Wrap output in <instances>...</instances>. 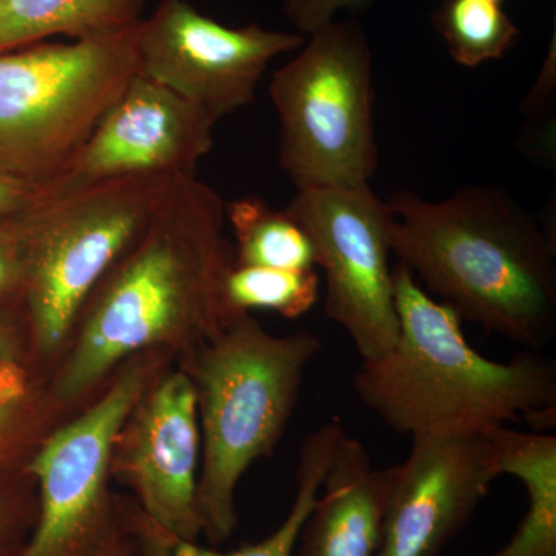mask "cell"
Segmentation results:
<instances>
[{
    "instance_id": "obj_1",
    "label": "cell",
    "mask_w": 556,
    "mask_h": 556,
    "mask_svg": "<svg viewBox=\"0 0 556 556\" xmlns=\"http://www.w3.org/2000/svg\"><path fill=\"white\" fill-rule=\"evenodd\" d=\"M225 201L195 175L172 178L152 217L91 292L47 382L78 409L131 358L188 357L237 316L225 283L236 257Z\"/></svg>"
},
{
    "instance_id": "obj_2",
    "label": "cell",
    "mask_w": 556,
    "mask_h": 556,
    "mask_svg": "<svg viewBox=\"0 0 556 556\" xmlns=\"http://www.w3.org/2000/svg\"><path fill=\"white\" fill-rule=\"evenodd\" d=\"M388 244L431 298L457 316L538 351L556 332L555 243L500 186L439 201L386 200Z\"/></svg>"
},
{
    "instance_id": "obj_3",
    "label": "cell",
    "mask_w": 556,
    "mask_h": 556,
    "mask_svg": "<svg viewBox=\"0 0 556 556\" xmlns=\"http://www.w3.org/2000/svg\"><path fill=\"white\" fill-rule=\"evenodd\" d=\"M399 338L362 361L358 401L402 437H479L507 422L556 424V364L526 350L508 362L479 354L463 318L431 298L401 263L393 268Z\"/></svg>"
},
{
    "instance_id": "obj_4",
    "label": "cell",
    "mask_w": 556,
    "mask_h": 556,
    "mask_svg": "<svg viewBox=\"0 0 556 556\" xmlns=\"http://www.w3.org/2000/svg\"><path fill=\"white\" fill-rule=\"evenodd\" d=\"M320 350L316 332L276 336L251 313H240L175 362L195 390L201 536L212 547L232 536L239 525L237 486L249 468L276 452L298 407L306 369Z\"/></svg>"
},
{
    "instance_id": "obj_5",
    "label": "cell",
    "mask_w": 556,
    "mask_h": 556,
    "mask_svg": "<svg viewBox=\"0 0 556 556\" xmlns=\"http://www.w3.org/2000/svg\"><path fill=\"white\" fill-rule=\"evenodd\" d=\"M172 178L134 177L40 195L17 214L28 338L56 367L87 300L152 217Z\"/></svg>"
},
{
    "instance_id": "obj_6",
    "label": "cell",
    "mask_w": 556,
    "mask_h": 556,
    "mask_svg": "<svg viewBox=\"0 0 556 556\" xmlns=\"http://www.w3.org/2000/svg\"><path fill=\"white\" fill-rule=\"evenodd\" d=\"M139 24L0 53V170L43 189L68 169L139 73Z\"/></svg>"
},
{
    "instance_id": "obj_7",
    "label": "cell",
    "mask_w": 556,
    "mask_h": 556,
    "mask_svg": "<svg viewBox=\"0 0 556 556\" xmlns=\"http://www.w3.org/2000/svg\"><path fill=\"white\" fill-rule=\"evenodd\" d=\"M269 94L280 121V166L298 190L369 185L379 166L376 91L357 24L331 21L311 33L274 73Z\"/></svg>"
},
{
    "instance_id": "obj_8",
    "label": "cell",
    "mask_w": 556,
    "mask_h": 556,
    "mask_svg": "<svg viewBox=\"0 0 556 556\" xmlns=\"http://www.w3.org/2000/svg\"><path fill=\"white\" fill-rule=\"evenodd\" d=\"M172 362L163 353L131 358L39 442L25 464L38 508L17 556L119 555L126 532L110 490L113 444L146 388Z\"/></svg>"
},
{
    "instance_id": "obj_9",
    "label": "cell",
    "mask_w": 556,
    "mask_h": 556,
    "mask_svg": "<svg viewBox=\"0 0 556 556\" xmlns=\"http://www.w3.org/2000/svg\"><path fill=\"white\" fill-rule=\"evenodd\" d=\"M306 230L324 270L325 314L343 328L362 361L399 338L388 212L371 186L299 190L285 208Z\"/></svg>"
},
{
    "instance_id": "obj_10",
    "label": "cell",
    "mask_w": 556,
    "mask_h": 556,
    "mask_svg": "<svg viewBox=\"0 0 556 556\" xmlns=\"http://www.w3.org/2000/svg\"><path fill=\"white\" fill-rule=\"evenodd\" d=\"M303 43L299 33L266 30L255 22L230 28L185 0H161L139 24V75L219 121L252 104L270 62Z\"/></svg>"
},
{
    "instance_id": "obj_11",
    "label": "cell",
    "mask_w": 556,
    "mask_h": 556,
    "mask_svg": "<svg viewBox=\"0 0 556 556\" xmlns=\"http://www.w3.org/2000/svg\"><path fill=\"white\" fill-rule=\"evenodd\" d=\"M201 434L195 390L175 362L161 369L115 439L112 478L139 510L185 543L203 535L199 510Z\"/></svg>"
},
{
    "instance_id": "obj_12",
    "label": "cell",
    "mask_w": 556,
    "mask_h": 556,
    "mask_svg": "<svg viewBox=\"0 0 556 556\" xmlns=\"http://www.w3.org/2000/svg\"><path fill=\"white\" fill-rule=\"evenodd\" d=\"M218 119L155 80L138 75L76 159L43 195L134 177L195 175L214 148Z\"/></svg>"
},
{
    "instance_id": "obj_13",
    "label": "cell",
    "mask_w": 556,
    "mask_h": 556,
    "mask_svg": "<svg viewBox=\"0 0 556 556\" xmlns=\"http://www.w3.org/2000/svg\"><path fill=\"white\" fill-rule=\"evenodd\" d=\"M393 467L376 556H437L464 529L495 481L484 434L413 438Z\"/></svg>"
},
{
    "instance_id": "obj_14",
    "label": "cell",
    "mask_w": 556,
    "mask_h": 556,
    "mask_svg": "<svg viewBox=\"0 0 556 556\" xmlns=\"http://www.w3.org/2000/svg\"><path fill=\"white\" fill-rule=\"evenodd\" d=\"M393 467L372 466L368 450L343 434L300 532L299 556H376Z\"/></svg>"
},
{
    "instance_id": "obj_15",
    "label": "cell",
    "mask_w": 556,
    "mask_h": 556,
    "mask_svg": "<svg viewBox=\"0 0 556 556\" xmlns=\"http://www.w3.org/2000/svg\"><path fill=\"white\" fill-rule=\"evenodd\" d=\"M486 460L496 478L522 482L527 510L506 546L489 556H556V437L506 426L484 433Z\"/></svg>"
},
{
    "instance_id": "obj_16",
    "label": "cell",
    "mask_w": 556,
    "mask_h": 556,
    "mask_svg": "<svg viewBox=\"0 0 556 556\" xmlns=\"http://www.w3.org/2000/svg\"><path fill=\"white\" fill-rule=\"evenodd\" d=\"M144 0H0V53L51 36L102 38L142 21Z\"/></svg>"
},
{
    "instance_id": "obj_17",
    "label": "cell",
    "mask_w": 556,
    "mask_h": 556,
    "mask_svg": "<svg viewBox=\"0 0 556 556\" xmlns=\"http://www.w3.org/2000/svg\"><path fill=\"white\" fill-rule=\"evenodd\" d=\"M236 237V265L285 270L317 269L316 251L306 230L287 211L258 197L225 203Z\"/></svg>"
},
{
    "instance_id": "obj_18",
    "label": "cell",
    "mask_w": 556,
    "mask_h": 556,
    "mask_svg": "<svg viewBox=\"0 0 556 556\" xmlns=\"http://www.w3.org/2000/svg\"><path fill=\"white\" fill-rule=\"evenodd\" d=\"M345 433L342 422L339 419H332L306 434L300 447L298 477H295L298 492H295L294 503L288 517L265 540L230 552H222L212 546H200L199 543L175 541V556H292L298 547L302 527L313 507L316 506L336 445Z\"/></svg>"
},
{
    "instance_id": "obj_19",
    "label": "cell",
    "mask_w": 556,
    "mask_h": 556,
    "mask_svg": "<svg viewBox=\"0 0 556 556\" xmlns=\"http://www.w3.org/2000/svg\"><path fill=\"white\" fill-rule=\"evenodd\" d=\"M433 24L453 60L468 68L506 56L519 36L503 5L492 0H442Z\"/></svg>"
},
{
    "instance_id": "obj_20",
    "label": "cell",
    "mask_w": 556,
    "mask_h": 556,
    "mask_svg": "<svg viewBox=\"0 0 556 556\" xmlns=\"http://www.w3.org/2000/svg\"><path fill=\"white\" fill-rule=\"evenodd\" d=\"M225 291L230 308L237 313L263 309L295 318L316 305L320 276L317 269L285 270L233 263Z\"/></svg>"
},
{
    "instance_id": "obj_21",
    "label": "cell",
    "mask_w": 556,
    "mask_h": 556,
    "mask_svg": "<svg viewBox=\"0 0 556 556\" xmlns=\"http://www.w3.org/2000/svg\"><path fill=\"white\" fill-rule=\"evenodd\" d=\"M36 485L30 475L22 485L0 484V556H17L35 525Z\"/></svg>"
},
{
    "instance_id": "obj_22",
    "label": "cell",
    "mask_w": 556,
    "mask_h": 556,
    "mask_svg": "<svg viewBox=\"0 0 556 556\" xmlns=\"http://www.w3.org/2000/svg\"><path fill=\"white\" fill-rule=\"evenodd\" d=\"M76 409L62 407L51 396L49 387H33L17 401L0 402V442L5 441L24 422L40 419H64Z\"/></svg>"
},
{
    "instance_id": "obj_23",
    "label": "cell",
    "mask_w": 556,
    "mask_h": 556,
    "mask_svg": "<svg viewBox=\"0 0 556 556\" xmlns=\"http://www.w3.org/2000/svg\"><path fill=\"white\" fill-rule=\"evenodd\" d=\"M376 0H283V13L299 35L309 36L334 20L340 10H367Z\"/></svg>"
},
{
    "instance_id": "obj_24",
    "label": "cell",
    "mask_w": 556,
    "mask_h": 556,
    "mask_svg": "<svg viewBox=\"0 0 556 556\" xmlns=\"http://www.w3.org/2000/svg\"><path fill=\"white\" fill-rule=\"evenodd\" d=\"M121 521L129 533L134 556H175V540L137 507L134 501L119 500Z\"/></svg>"
},
{
    "instance_id": "obj_25",
    "label": "cell",
    "mask_w": 556,
    "mask_h": 556,
    "mask_svg": "<svg viewBox=\"0 0 556 556\" xmlns=\"http://www.w3.org/2000/svg\"><path fill=\"white\" fill-rule=\"evenodd\" d=\"M17 215L0 219V298L20 292L22 283V247Z\"/></svg>"
},
{
    "instance_id": "obj_26",
    "label": "cell",
    "mask_w": 556,
    "mask_h": 556,
    "mask_svg": "<svg viewBox=\"0 0 556 556\" xmlns=\"http://www.w3.org/2000/svg\"><path fill=\"white\" fill-rule=\"evenodd\" d=\"M42 195V189L0 170V219L13 217L30 207Z\"/></svg>"
},
{
    "instance_id": "obj_27",
    "label": "cell",
    "mask_w": 556,
    "mask_h": 556,
    "mask_svg": "<svg viewBox=\"0 0 556 556\" xmlns=\"http://www.w3.org/2000/svg\"><path fill=\"white\" fill-rule=\"evenodd\" d=\"M13 345V332H11L9 325L3 321V318H0V367L9 364V362L16 361Z\"/></svg>"
},
{
    "instance_id": "obj_28",
    "label": "cell",
    "mask_w": 556,
    "mask_h": 556,
    "mask_svg": "<svg viewBox=\"0 0 556 556\" xmlns=\"http://www.w3.org/2000/svg\"><path fill=\"white\" fill-rule=\"evenodd\" d=\"M124 532H126V529H124ZM118 556H134V547H131L130 536H129V533H127V532H126V540H124V544H123V547H121Z\"/></svg>"
},
{
    "instance_id": "obj_29",
    "label": "cell",
    "mask_w": 556,
    "mask_h": 556,
    "mask_svg": "<svg viewBox=\"0 0 556 556\" xmlns=\"http://www.w3.org/2000/svg\"><path fill=\"white\" fill-rule=\"evenodd\" d=\"M492 2L503 3V0H492Z\"/></svg>"
}]
</instances>
